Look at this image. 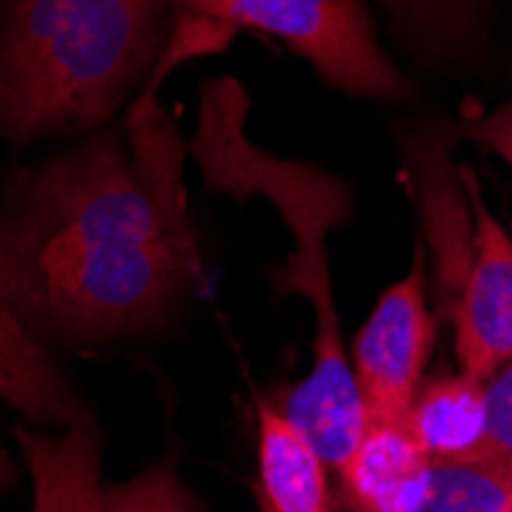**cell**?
Wrapping results in <instances>:
<instances>
[{"label": "cell", "instance_id": "obj_8", "mask_svg": "<svg viewBox=\"0 0 512 512\" xmlns=\"http://www.w3.org/2000/svg\"><path fill=\"white\" fill-rule=\"evenodd\" d=\"M411 181L417 184V194H421L427 234L436 249L442 301L445 310H451L473 261L476 230L467 224L470 200L460 197V175L457 169H451V154L442 135L417 138V145H411Z\"/></svg>", "mask_w": 512, "mask_h": 512}, {"label": "cell", "instance_id": "obj_14", "mask_svg": "<svg viewBox=\"0 0 512 512\" xmlns=\"http://www.w3.org/2000/svg\"><path fill=\"white\" fill-rule=\"evenodd\" d=\"M105 512H194V497L169 463H160L132 482L105 488Z\"/></svg>", "mask_w": 512, "mask_h": 512}, {"label": "cell", "instance_id": "obj_19", "mask_svg": "<svg viewBox=\"0 0 512 512\" xmlns=\"http://www.w3.org/2000/svg\"><path fill=\"white\" fill-rule=\"evenodd\" d=\"M0 473H4V454H0Z\"/></svg>", "mask_w": 512, "mask_h": 512}, {"label": "cell", "instance_id": "obj_7", "mask_svg": "<svg viewBox=\"0 0 512 512\" xmlns=\"http://www.w3.org/2000/svg\"><path fill=\"white\" fill-rule=\"evenodd\" d=\"M433 457L405 421H365V433L341 467L359 512H417L430 491Z\"/></svg>", "mask_w": 512, "mask_h": 512}, {"label": "cell", "instance_id": "obj_6", "mask_svg": "<svg viewBox=\"0 0 512 512\" xmlns=\"http://www.w3.org/2000/svg\"><path fill=\"white\" fill-rule=\"evenodd\" d=\"M457 175L460 188L470 197L476 234L470 270L448 316L454 319L463 375L488 384L506 362H512V240L485 206L473 169L463 166Z\"/></svg>", "mask_w": 512, "mask_h": 512}, {"label": "cell", "instance_id": "obj_13", "mask_svg": "<svg viewBox=\"0 0 512 512\" xmlns=\"http://www.w3.org/2000/svg\"><path fill=\"white\" fill-rule=\"evenodd\" d=\"M512 494V470L497 463H433L417 512H497Z\"/></svg>", "mask_w": 512, "mask_h": 512}, {"label": "cell", "instance_id": "obj_11", "mask_svg": "<svg viewBox=\"0 0 512 512\" xmlns=\"http://www.w3.org/2000/svg\"><path fill=\"white\" fill-rule=\"evenodd\" d=\"M0 399L46 424H83L86 414L19 316L0 298Z\"/></svg>", "mask_w": 512, "mask_h": 512}, {"label": "cell", "instance_id": "obj_3", "mask_svg": "<svg viewBox=\"0 0 512 512\" xmlns=\"http://www.w3.org/2000/svg\"><path fill=\"white\" fill-rule=\"evenodd\" d=\"M172 0H13L0 28V138L108 123L157 62Z\"/></svg>", "mask_w": 512, "mask_h": 512}, {"label": "cell", "instance_id": "obj_15", "mask_svg": "<svg viewBox=\"0 0 512 512\" xmlns=\"http://www.w3.org/2000/svg\"><path fill=\"white\" fill-rule=\"evenodd\" d=\"M482 0H390L396 16L430 43L457 40L470 28Z\"/></svg>", "mask_w": 512, "mask_h": 512}, {"label": "cell", "instance_id": "obj_4", "mask_svg": "<svg viewBox=\"0 0 512 512\" xmlns=\"http://www.w3.org/2000/svg\"><path fill=\"white\" fill-rule=\"evenodd\" d=\"M172 10L286 40L325 83L353 96L399 99L408 89L378 46L362 0H172Z\"/></svg>", "mask_w": 512, "mask_h": 512}, {"label": "cell", "instance_id": "obj_12", "mask_svg": "<svg viewBox=\"0 0 512 512\" xmlns=\"http://www.w3.org/2000/svg\"><path fill=\"white\" fill-rule=\"evenodd\" d=\"M408 427L433 463H476L485 442V384L460 375L417 393Z\"/></svg>", "mask_w": 512, "mask_h": 512}, {"label": "cell", "instance_id": "obj_10", "mask_svg": "<svg viewBox=\"0 0 512 512\" xmlns=\"http://www.w3.org/2000/svg\"><path fill=\"white\" fill-rule=\"evenodd\" d=\"M258 476L264 512H332L325 460L313 442L270 405L258 408Z\"/></svg>", "mask_w": 512, "mask_h": 512}, {"label": "cell", "instance_id": "obj_9", "mask_svg": "<svg viewBox=\"0 0 512 512\" xmlns=\"http://www.w3.org/2000/svg\"><path fill=\"white\" fill-rule=\"evenodd\" d=\"M34 485V512H105L99 482L102 445L92 424H71L65 436L19 430Z\"/></svg>", "mask_w": 512, "mask_h": 512}, {"label": "cell", "instance_id": "obj_2", "mask_svg": "<svg viewBox=\"0 0 512 512\" xmlns=\"http://www.w3.org/2000/svg\"><path fill=\"white\" fill-rule=\"evenodd\" d=\"M249 92L234 77L209 80L200 92V123L191 154L209 191L237 200L264 197L289 224L298 255L276 273L279 292L307 298L316 319L313 371L286 396L283 414L313 442L325 467L341 473L365 433V405L341 341V319L332 298L329 234L353 212L350 184L310 163L283 160L258 148L249 132Z\"/></svg>", "mask_w": 512, "mask_h": 512}, {"label": "cell", "instance_id": "obj_5", "mask_svg": "<svg viewBox=\"0 0 512 512\" xmlns=\"http://www.w3.org/2000/svg\"><path fill=\"white\" fill-rule=\"evenodd\" d=\"M433 338L424 255L414 252L411 270L381 295L353 344V375L368 421H405Z\"/></svg>", "mask_w": 512, "mask_h": 512}, {"label": "cell", "instance_id": "obj_18", "mask_svg": "<svg viewBox=\"0 0 512 512\" xmlns=\"http://www.w3.org/2000/svg\"><path fill=\"white\" fill-rule=\"evenodd\" d=\"M497 512H512V494H509V500H506V503H503V506H500Z\"/></svg>", "mask_w": 512, "mask_h": 512}, {"label": "cell", "instance_id": "obj_1", "mask_svg": "<svg viewBox=\"0 0 512 512\" xmlns=\"http://www.w3.org/2000/svg\"><path fill=\"white\" fill-rule=\"evenodd\" d=\"M194 283L188 212L151 194L120 132L34 169L0 203V298L28 332H142Z\"/></svg>", "mask_w": 512, "mask_h": 512}, {"label": "cell", "instance_id": "obj_17", "mask_svg": "<svg viewBox=\"0 0 512 512\" xmlns=\"http://www.w3.org/2000/svg\"><path fill=\"white\" fill-rule=\"evenodd\" d=\"M470 138H476L479 145H485L512 166V102H503L497 111L479 117L470 126Z\"/></svg>", "mask_w": 512, "mask_h": 512}, {"label": "cell", "instance_id": "obj_16", "mask_svg": "<svg viewBox=\"0 0 512 512\" xmlns=\"http://www.w3.org/2000/svg\"><path fill=\"white\" fill-rule=\"evenodd\" d=\"M476 463L512 470V362L485 384V442Z\"/></svg>", "mask_w": 512, "mask_h": 512}]
</instances>
